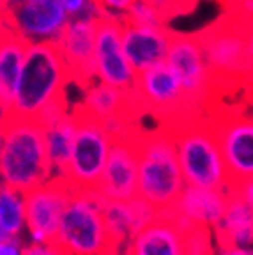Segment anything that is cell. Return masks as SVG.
<instances>
[{
    "label": "cell",
    "instance_id": "83f0119b",
    "mask_svg": "<svg viewBox=\"0 0 253 255\" xmlns=\"http://www.w3.org/2000/svg\"><path fill=\"white\" fill-rule=\"evenodd\" d=\"M25 255H67L55 241L50 243H25Z\"/></svg>",
    "mask_w": 253,
    "mask_h": 255
},
{
    "label": "cell",
    "instance_id": "8fae6325",
    "mask_svg": "<svg viewBox=\"0 0 253 255\" xmlns=\"http://www.w3.org/2000/svg\"><path fill=\"white\" fill-rule=\"evenodd\" d=\"M138 73L123 48V21L103 18L98 25L94 57V80L124 92H133Z\"/></svg>",
    "mask_w": 253,
    "mask_h": 255
},
{
    "label": "cell",
    "instance_id": "484cf974",
    "mask_svg": "<svg viewBox=\"0 0 253 255\" xmlns=\"http://www.w3.org/2000/svg\"><path fill=\"white\" fill-rule=\"evenodd\" d=\"M211 236L214 232L211 229H191L186 232V248L188 255H214Z\"/></svg>",
    "mask_w": 253,
    "mask_h": 255
},
{
    "label": "cell",
    "instance_id": "277c9868",
    "mask_svg": "<svg viewBox=\"0 0 253 255\" xmlns=\"http://www.w3.org/2000/svg\"><path fill=\"white\" fill-rule=\"evenodd\" d=\"M168 128H172L174 133L179 165L186 186L223 191L234 190L213 123L204 124L188 119Z\"/></svg>",
    "mask_w": 253,
    "mask_h": 255
},
{
    "label": "cell",
    "instance_id": "5bb4252c",
    "mask_svg": "<svg viewBox=\"0 0 253 255\" xmlns=\"http://www.w3.org/2000/svg\"><path fill=\"white\" fill-rule=\"evenodd\" d=\"M98 193L105 200L138 197V133L115 138Z\"/></svg>",
    "mask_w": 253,
    "mask_h": 255
},
{
    "label": "cell",
    "instance_id": "ffe728a7",
    "mask_svg": "<svg viewBox=\"0 0 253 255\" xmlns=\"http://www.w3.org/2000/svg\"><path fill=\"white\" fill-rule=\"evenodd\" d=\"M30 44L21 39L18 34L7 27H2V43H0V103H2V119L9 117L14 103L16 89L23 73L27 52Z\"/></svg>",
    "mask_w": 253,
    "mask_h": 255
},
{
    "label": "cell",
    "instance_id": "2e32d148",
    "mask_svg": "<svg viewBox=\"0 0 253 255\" xmlns=\"http://www.w3.org/2000/svg\"><path fill=\"white\" fill-rule=\"evenodd\" d=\"M98 25V20L71 18L64 34L57 41V48L71 69L73 80L82 82L83 85L91 84L94 80Z\"/></svg>",
    "mask_w": 253,
    "mask_h": 255
},
{
    "label": "cell",
    "instance_id": "d6a6232c",
    "mask_svg": "<svg viewBox=\"0 0 253 255\" xmlns=\"http://www.w3.org/2000/svg\"><path fill=\"white\" fill-rule=\"evenodd\" d=\"M150 2L158 5L166 16L170 14L172 11H175V9H181L182 5V0H150Z\"/></svg>",
    "mask_w": 253,
    "mask_h": 255
},
{
    "label": "cell",
    "instance_id": "6da1fadb",
    "mask_svg": "<svg viewBox=\"0 0 253 255\" xmlns=\"http://www.w3.org/2000/svg\"><path fill=\"white\" fill-rule=\"evenodd\" d=\"M0 177L2 184L23 193L53 179L41 121L21 117L2 119Z\"/></svg>",
    "mask_w": 253,
    "mask_h": 255
},
{
    "label": "cell",
    "instance_id": "7a4b0ae2",
    "mask_svg": "<svg viewBox=\"0 0 253 255\" xmlns=\"http://www.w3.org/2000/svg\"><path fill=\"white\" fill-rule=\"evenodd\" d=\"M186 188L172 128L138 135V197L166 215Z\"/></svg>",
    "mask_w": 253,
    "mask_h": 255
},
{
    "label": "cell",
    "instance_id": "4316f807",
    "mask_svg": "<svg viewBox=\"0 0 253 255\" xmlns=\"http://www.w3.org/2000/svg\"><path fill=\"white\" fill-rule=\"evenodd\" d=\"M103 11L105 18H114V20L124 21L127 11L136 0H96Z\"/></svg>",
    "mask_w": 253,
    "mask_h": 255
},
{
    "label": "cell",
    "instance_id": "cb8c5ba5",
    "mask_svg": "<svg viewBox=\"0 0 253 255\" xmlns=\"http://www.w3.org/2000/svg\"><path fill=\"white\" fill-rule=\"evenodd\" d=\"M27 193L2 184L0 188V241L27 238Z\"/></svg>",
    "mask_w": 253,
    "mask_h": 255
},
{
    "label": "cell",
    "instance_id": "74e56055",
    "mask_svg": "<svg viewBox=\"0 0 253 255\" xmlns=\"http://www.w3.org/2000/svg\"><path fill=\"white\" fill-rule=\"evenodd\" d=\"M230 2H232V0H230Z\"/></svg>",
    "mask_w": 253,
    "mask_h": 255
},
{
    "label": "cell",
    "instance_id": "603a6c76",
    "mask_svg": "<svg viewBox=\"0 0 253 255\" xmlns=\"http://www.w3.org/2000/svg\"><path fill=\"white\" fill-rule=\"evenodd\" d=\"M76 131H78L76 114H67L62 119L44 126V143H46V154L53 179H66L67 165L75 147Z\"/></svg>",
    "mask_w": 253,
    "mask_h": 255
},
{
    "label": "cell",
    "instance_id": "30bf717a",
    "mask_svg": "<svg viewBox=\"0 0 253 255\" xmlns=\"http://www.w3.org/2000/svg\"><path fill=\"white\" fill-rule=\"evenodd\" d=\"M133 98L134 105H142L154 114H174L175 124L186 121L182 117V112H195L177 75L172 71L166 60L138 73Z\"/></svg>",
    "mask_w": 253,
    "mask_h": 255
},
{
    "label": "cell",
    "instance_id": "44dd1931",
    "mask_svg": "<svg viewBox=\"0 0 253 255\" xmlns=\"http://www.w3.org/2000/svg\"><path fill=\"white\" fill-rule=\"evenodd\" d=\"M213 232L218 247L253 248V213L238 190L230 191L223 218Z\"/></svg>",
    "mask_w": 253,
    "mask_h": 255
},
{
    "label": "cell",
    "instance_id": "7402d4cb",
    "mask_svg": "<svg viewBox=\"0 0 253 255\" xmlns=\"http://www.w3.org/2000/svg\"><path fill=\"white\" fill-rule=\"evenodd\" d=\"M131 107H134L133 92L119 91L98 80H92L91 84L85 85L82 112L101 123L107 124L119 117H127Z\"/></svg>",
    "mask_w": 253,
    "mask_h": 255
},
{
    "label": "cell",
    "instance_id": "4fadbf2b",
    "mask_svg": "<svg viewBox=\"0 0 253 255\" xmlns=\"http://www.w3.org/2000/svg\"><path fill=\"white\" fill-rule=\"evenodd\" d=\"M234 188L253 179V116L232 114L213 123Z\"/></svg>",
    "mask_w": 253,
    "mask_h": 255
},
{
    "label": "cell",
    "instance_id": "8d00e7d4",
    "mask_svg": "<svg viewBox=\"0 0 253 255\" xmlns=\"http://www.w3.org/2000/svg\"><path fill=\"white\" fill-rule=\"evenodd\" d=\"M12 0H0V5H2V11H4L5 7H7L9 4H11Z\"/></svg>",
    "mask_w": 253,
    "mask_h": 255
},
{
    "label": "cell",
    "instance_id": "836d02e7",
    "mask_svg": "<svg viewBox=\"0 0 253 255\" xmlns=\"http://www.w3.org/2000/svg\"><path fill=\"white\" fill-rule=\"evenodd\" d=\"M234 190L239 191V195H241L243 199L250 204V207H252V213H253V179L248 181V183H245V184H241V186L234 188Z\"/></svg>",
    "mask_w": 253,
    "mask_h": 255
},
{
    "label": "cell",
    "instance_id": "ac0fdd59",
    "mask_svg": "<svg viewBox=\"0 0 253 255\" xmlns=\"http://www.w3.org/2000/svg\"><path fill=\"white\" fill-rule=\"evenodd\" d=\"M124 255H188L186 231L168 213L158 215L131 239Z\"/></svg>",
    "mask_w": 253,
    "mask_h": 255
},
{
    "label": "cell",
    "instance_id": "e575fe53",
    "mask_svg": "<svg viewBox=\"0 0 253 255\" xmlns=\"http://www.w3.org/2000/svg\"><path fill=\"white\" fill-rule=\"evenodd\" d=\"M245 37H246V50H248V55H250V59L253 60V21H246Z\"/></svg>",
    "mask_w": 253,
    "mask_h": 255
},
{
    "label": "cell",
    "instance_id": "1f68e13d",
    "mask_svg": "<svg viewBox=\"0 0 253 255\" xmlns=\"http://www.w3.org/2000/svg\"><path fill=\"white\" fill-rule=\"evenodd\" d=\"M214 255H253V248L243 247H218Z\"/></svg>",
    "mask_w": 253,
    "mask_h": 255
},
{
    "label": "cell",
    "instance_id": "d4e9b609",
    "mask_svg": "<svg viewBox=\"0 0 253 255\" xmlns=\"http://www.w3.org/2000/svg\"><path fill=\"white\" fill-rule=\"evenodd\" d=\"M124 21L143 27H165L166 14L150 0H136L129 7Z\"/></svg>",
    "mask_w": 253,
    "mask_h": 255
},
{
    "label": "cell",
    "instance_id": "7c38bea8",
    "mask_svg": "<svg viewBox=\"0 0 253 255\" xmlns=\"http://www.w3.org/2000/svg\"><path fill=\"white\" fill-rule=\"evenodd\" d=\"M73 188L66 179H52L27 193V243L55 241L60 220L71 200Z\"/></svg>",
    "mask_w": 253,
    "mask_h": 255
},
{
    "label": "cell",
    "instance_id": "4dcf8cb0",
    "mask_svg": "<svg viewBox=\"0 0 253 255\" xmlns=\"http://www.w3.org/2000/svg\"><path fill=\"white\" fill-rule=\"evenodd\" d=\"M0 255H25V241H0Z\"/></svg>",
    "mask_w": 253,
    "mask_h": 255
},
{
    "label": "cell",
    "instance_id": "ba28073f",
    "mask_svg": "<svg viewBox=\"0 0 253 255\" xmlns=\"http://www.w3.org/2000/svg\"><path fill=\"white\" fill-rule=\"evenodd\" d=\"M69 21L60 0H12L2 11V27L28 44H57Z\"/></svg>",
    "mask_w": 253,
    "mask_h": 255
},
{
    "label": "cell",
    "instance_id": "f1b7e54d",
    "mask_svg": "<svg viewBox=\"0 0 253 255\" xmlns=\"http://www.w3.org/2000/svg\"><path fill=\"white\" fill-rule=\"evenodd\" d=\"M232 7L236 16L245 21H253V0H232Z\"/></svg>",
    "mask_w": 253,
    "mask_h": 255
},
{
    "label": "cell",
    "instance_id": "9a60e30c",
    "mask_svg": "<svg viewBox=\"0 0 253 255\" xmlns=\"http://www.w3.org/2000/svg\"><path fill=\"white\" fill-rule=\"evenodd\" d=\"M229 195L230 191L186 186L168 215L186 232L191 229L214 231L223 218Z\"/></svg>",
    "mask_w": 253,
    "mask_h": 255
},
{
    "label": "cell",
    "instance_id": "d590c367",
    "mask_svg": "<svg viewBox=\"0 0 253 255\" xmlns=\"http://www.w3.org/2000/svg\"><path fill=\"white\" fill-rule=\"evenodd\" d=\"M246 80H250L253 84V60H252V64H250V69H248V75H246Z\"/></svg>",
    "mask_w": 253,
    "mask_h": 255
},
{
    "label": "cell",
    "instance_id": "3957f363",
    "mask_svg": "<svg viewBox=\"0 0 253 255\" xmlns=\"http://www.w3.org/2000/svg\"><path fill=\"white\" fill-rule=\"evenodd\" d=\"M69 80L71 69L57 44H30L9 117L39 121L46 108L66 100Z\"/></svg>",
    "mask_w": 253,
    "mask_h": 255
},
{
    "label": "cell",
    "instance_id": "8992f818",
    "mask_svg": "<svg viewBox=\"0 0 253 255\" xmlns=\"http://www.w3.org/2000/svg\"><path fill=\"white\" fill-rule=\"evenodd\" d=\"M78 131L75 147L66 172V181L73 190L98 191L103 172L107 168L115 136L105 123L94 117L76 112Z\"/></svg>",
    "mask_w": 253,
    "mask_h": 255
},
{
    "label": "cell",
    "instance_id": "d6986e66",
    "mask_svg": "<svg viewBox=\"0 0 253 255\" xmlns=\"http://www.w3.org/2000/svg\"><path fill=\"white\" fill-rule=\"evenodd\" d=\"M156 216L158 211L140 197L131 200H105V222L117 252L126 248Z\"/></svg>",
    "mask_w": 253,
    "mask_h": 255
},
{
    "label": "cell",
    "instance_id": "52a82bcc",
    "mask_svg": "<svg viewBox=\"0 0 253 255\" xmlns=\"http://www.w3.org/2000/svg\"><path fill=\"white\" fill-rule=\"evenodd\" d=\"M245 27L246 21L230 12L227 18L198 34L216 82L222 78H246L248 75L252 59L246 50Z\"/></svg>",
    "mask_w": 253,
    "mask_h": 255
},
{
    "label": "cell",
    "instance_id": "9c48e42d",
    "mask_svg": "<svg viewBox=\"0 0 253 255\" xmlns=\"http://www.w3.org/2000/svg\"><path fill=\"white\" fill-rule=\"evenodd\" d=\"M166 64L177 75L193 110L200 101L209 98L211 87L216 84V76L207 64L198 34L193 36V34L174 32V39L166 55Z\"/></svg>",
    "mask_w": 253,
    "mask_h": 255
},
{
    "label": "cell",
    "instance_id": "f546056e",
    "mask_svg": "<svg viewBox=\"0 0 253 255\" xmlns=\"http://www.w3.org/2000/svg\"><path fill=\"white\" fill-rule=\"evenodd\" d=\"M89 2H91V0H60L62 7L66 9V12L71 16V18H78V16L85 11Z\"/></svg>",
    "mask_w": 253,
    "mask_h": 255
},
{
    "label": "cell",
    "instance_id": "e0dca14e",
    "mask_svg": "<svg viewBox=\"0 0 253 255\" xmlns=\"http://www.w3.org/2000/svg\"><path fill=\"white\" fill-rule=\"evenodd\" d=\"M174 32L165 27H143L123 21V48L136 73L165 62Z\"/></svg>",
    "mask_w": 253,
    "mask_h": 255
},
{
    "label": "cell",
    "instance_id": "5b68a950",
    "mask_svg": "<svg viewBox=\"0 0 253 255\" xmlns=\"http://www.w3.org/2000/svg\"><path fill=\"white\" fill-rule=\"evenodd\" d=\"M55 243L67 255H117L105 222V199L98 191L73 190Z\"/></svg>",
    "mask_w": 253,
    "mask_h": 255
}]
</instances>
